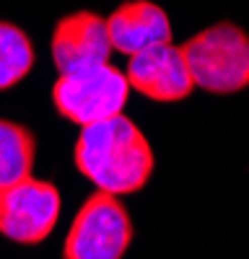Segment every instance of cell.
I'll use <instances>...</instances> for the list:
<instances>
[{
    "label": "cell",
    "mask_w": 249,
    "mask_h": 259,
    "mask_svg": "<svg viewBox=\"0 0 249 259\" xmlns=\"http://www.w3.org/2000/svg\"><path fill=\"white\" fill-rule=\"evenodd\" d=\"M34 68V45L29 34L11 24L0 21V91L13 89Z\"/></svg>",
    "instance_id": "cell-10"
},
{
    "label": "cell",
    "mask_w": 249,
    "mask_h": 259,
    "mask_svg": "<svg viewBox=\"0 0 249 259\" xmlns=\"http://www.w3.org/2000/svg\"><path fill=\"white\" fill-rule=\"evenodd\" d=\"M179 47L195 89L216 96L249 89V36L236 24L221 21Z\"/></svg>",
    "instance_id": "cell-2"
},
{
    "label": "cell",
    "mask_w": 249,
    "mask_h": 259,
    "mask_svg": "<svg viewBox=\"0 0 249 259\" xmlns=\"http://www.w3.org/2000/svg\"><path fill=\"white\" fill-rule=\"evenodd\" d=\"M50 50L57 73L109 62L114 50L107 34V18L91 11H75L70 16H62L55 24Z\"/></svg>",
    "instance_id": "cell-7"
},
{
    "label": "cell",
    "mask_w": 249,
    "mask_h": 259,
    "mask_svg": "<svg viewBox=\"0 0 249 259\" xmlns=\"http://www.w3.org/2000/svg\"><path fill=\"white\" fill-rule=\"evenodd\" d=\"M75 168L96 189L135 194L153 177V148L143 130L122 112L80 127L73 148Z\"/></svg>",
    "instance_id": "cell-1"
},
{
    "label": "cell",
    "mask_w": 249,
    "mask_h": 259,
    "mask_svg": "<svg viewBox=\"0 0 249 259\" xmlns=\"http://www.w3.org/2000/svg\"><path fill=\"white\" fill-rule=\"evenodd\" d=\"M133 244V221L112 192H94L70 223L62 244L65 259H119Z\"/></svg>",
    "instance_id": "cell-4"
},
{
    "label": "cell",
    "mask_w": 249,
    "mask_h": 259,
    "mask_svg": "<svg viewBox=\"0 0 249 259\" xmlns=\"http://www.w3.org/2000/svg\"><path fill=\"white\" fill-rule=\"evenodd\" d=\"M34 156L36 140L31 130L11 119H0V192L31 174Z\"/></svg>",
    "instance_id": "cell-9"
},
{
    "label": "cell",
    "mask_w": 249,
    "mask_h": 259,
    "mask_svg": "<svg viewBox=\"0 0 249 259\" xmlns=\"http://www.w3.org/2000/svg\"><path fill=\"white\" fill-rule=\"evenodd\" d=\"M112 50L130 57L158 41H172V21L151 0H124L107 18Z\"/></svg>",
    "instance_id": "cell-8"
},
{
    "label": "cell",
    "mask_w": 249,
    "mask_h": 259,
    "mask_svg": "<svg viewBox=\"0 0 249 259\" xmlns=\"http://www.w3.org/2000/svg\"><path fill=\"white\" fill-rule=\"evenodd\" d=\"M124 78L133 91L158 104L182 101L195 91L182 47L172 45V41H158V45L130 55Z\"/></svg>",
    "instance_id": "cell-6"
},
{
    "label": "cell",
    "mask_w": 249,
    "mask_h": 259,
    "mask_svg": "<svg viewBox=\"0 0 249 259\" xmlns=\"http://www.w3.org/2000/svg\"><path fill=\"white\" fill-rule=\"evenodd\" d=\"M128 78L109 62L60 73V78L52 85V104L57 114L78 127L119 114L128 104Z\"/></svg>",
    "instance_id": "cell-3"
},
{
    "label": "cell",
    "mask_w": 249,
    "mask_h": 259,
    "mask_svg": "<svg viewBox=\"0 0 249 259\" xmlns=\"http://www.w3.org/2000/svg\"><path fill=\"white\" fill-rule=\"evenodd\" d=\"M60 218V192L52 182L31 174L0 192V233L8 241L34 246L55 231Z\"/></svg>",
    "instance_id": "cell-5"
}]
</instances>
